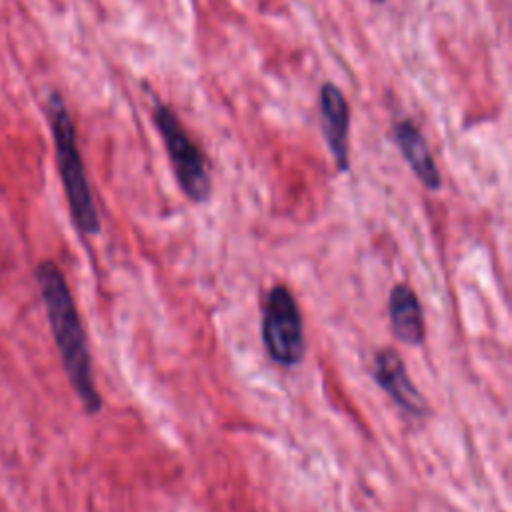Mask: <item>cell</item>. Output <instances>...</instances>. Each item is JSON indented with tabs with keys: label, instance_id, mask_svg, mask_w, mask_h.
Returning <instances> with one entry per match:
<instances>
[{
	"label": "cell",
	"instance_id": "obj_2",
	"mask_svg": "<svg viewBox=\"0 0 512 512\" xmlns=\"http://www.w3.org/2000/svg\"><path fill=\"white\" fill-rule=\"evenodd\" d=\"M46 118L50 124L56 166L66 194L70 218L78 232H82L84 236H96L100 232V216L94 204L84 160L78 148L74 122L58 90L50 92L46 100Z\"/></svg>",
	"mask_w": 512,
	"mask_h": 512
},
{
	"label": "cell",
	"instance_id": "obj_7",
	"mask_svg": "<svg viewBox=\"0 0 512 512\" xmlns=\"http://www.w3.org/2000/svg\"><path fill=\"white\" fill-rule=\"evenodd\" d=\"M392 138L422 186L428 190H438L442 186V178L420 128L410 118H400L394 122Z\"/></svg>",
	"mask_w": 512,
	"mask_h": 512
},
{
	"label": "cell",
	"instance_id": "obj_8",
	"mask_svg": "<svg viewBox=\"0 0 512 512\" xmlns=\"http://www.w3.org/2000/svg\"><path fill=\"white\" fill-rule=\"evenodd\" d=\"M388 320L394 338L404 346H420L424 342L426 324L422 304L408 284H396L390 290Z\"/></svg>",
	"mask_w": 512,
	"mask_h": 512
},
{
	"label": "cell",
	"instance_id": "obj_1",
	"mask_svg": "<svg viewBox=\"0 0 512 512\" xmlns=\"http://www.w3.org/2000/svg\"><path fill=\"white\" fill-rule=\"evenodd\" d=\"M34 276L68 382L82 408L88 414H96L102 408V398L94 382L86 332L66 276L52 260L38 262Z\"/></svg>",
	"mask_w": 512,
	"mask_h": 512
},
{
	"label": "cell",
	"instance_id": "obj_3",
	"mask_svg": "<svg viewBox=\"0 0 512 512\" xmlns=\"http://www.w3.org/2000/svg\"><path fill=\"white\" fill-rule=\"evenodd\" d=\"M262 344L270 360L282 368L298 366L306 354L304 322L288 286L276 284L266 292L262 308Z\"/></svg>",
	"mask_w": 512,
	"mask_h": 512
},
{
	"label": "cell",
	"instance_id": "obj_4",
	"mask_svg": "<svg viewBox=\"0 0 512 512\" xmlns=\"http://www.w3.org/2000/svg\"><path fill=\"white\" fill-rule=\"evenodd\" d=\"M154 124L158 134L164 140L176 182L188 200L202 204L210 198V174L206 166V158L196 142L190 138L180 118L162 102H154L152 110Z\"/></svg>",
	"mask_w": 512,
	"mask_h": 512
},
{
	"label": "cell",
	"instance_id": "obj_6",
	"mask_svg": "<svg viewBox=\"0 0 512 512\" xmlns=\"http://www.w3.org/2000/svg\"><path fill=\"white\" fill-rule=\"evenodd\" d=\"M318 110L322 134L328 144V150L334 158V164L340 172H348L350 168V148H348V132H350V108L342 94V90L324 82L318 94Z\"/></svg>",
	"mask_w": 512,
	"mask_h": 512
},
{
	"label": "cell",
	"instance_id": "obj_5",
	"mask_svg": "<svg viewBox=\"0 0 512 512\" xmlns=\"http://www.w3.org/2000/svg\"><path fill=\"white\" fill-rule=\"evenodd\" d=\"M374 382L388 394V398L408 416L420 418L428 414V402L412 382L402 356L394 348H380L370 366Z\"/></svg>",
	"mask_w": 512,
	"mask_h": 512
},
{
	"label": "cell",
	"instance_id": "obj_9",
	"mask_svg": "<svg viewBox=\"0 0 512 512\" xmlns=\"http://www.w3.org/2000/svg\"><path fill=\"white\" fill-rule=\"evenodd\" d=\"M374 2H384V0H374Z\"/></svg>",
	"mask_w": 512,
	"mask_h": 512
}]
</instances>
